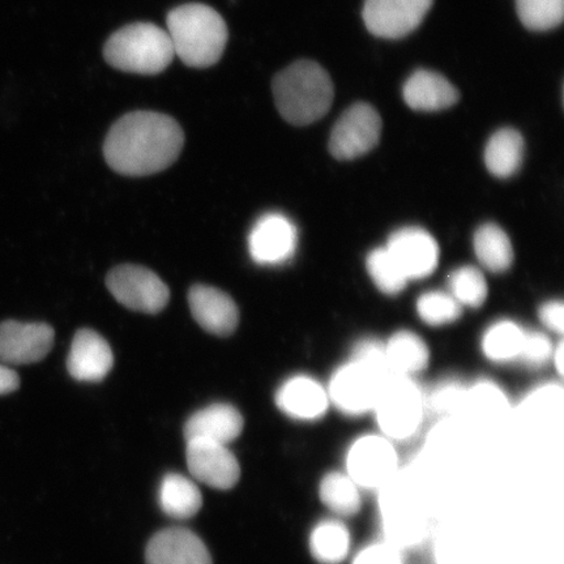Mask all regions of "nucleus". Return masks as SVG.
Here are the masks:
<instances>
[{"label":"nucleus","instance_id":"nucleus-8","mask_svg":"<svg viewBox=\"0 0 564 564\" xmlns=\"http://www.w3.org/2000/svg\"><path fill=\"white\" fill-rule=\"evenodd\" d=\"M383 122L373 106L352 104L330 131L328 150L336 160L351 161L373 150L382 135Z\"/></svg>","mask_w":564,"mask_h":564},{"label":"nucleus","instance_id":"nucleus-26","mask_svg":"<svg viewBox=\"0 0 564 564\" xmlns=\"http://www.w3.org/2000/svg\"><path fill=\"white\" fill-rule=\"evenodd\" d=\"M159 502L167 517L186 520L200 511L203 496L192 479L178 474H169L162 478Z\"/></svg>","mask_w":564,"mask_h":564},{"label":"nucleus","instance_id":"nucleus-41","mask_svg":"<svg viewBox=\"0 0 564 564\" xmlns=\"http://www.w3.org/2000/svg\"><path fill=\"white\" fill-rule=\"evenodd\" d=\"M553 358H554L555 368L558 369L561 376H563L564 351H563V344L562 343L558 345V348L554 349Z\"/></svg>","mask_w":564,"mask_h":564},{"label":"nucleus","instance_id":"nucleus-20","mask_svg":"<svg viewBox=\"0 0 564 564\" xmlns=\"http://www.w3.org/2000/svg\"><path fill=\"white\" fill-rule=\"evenodd\" d=\"M366 494L338 467L324 470L316 484L317 502L324 514L351 521L364 512Z\"/></svg>","mask_w":564,"mask_h":564},{"label":"nucleus","instance_id":"nucleus-9","mask_svg":"<svg viewBox=\"0 0 564 564\" xmlns=\"http://www.w3.org/2000/svg\"><path fill=\"white\" fill-rule=\"evenodd\" d=\"M387 380L355 361L341 366L327 387L330 408L350 419L371 414Z\"/></svg>","mask_w":564,"mask_h":564},{"label":"nucleus","instance_id":"nucleus-12","mask_svg":"<svg viewBox=\"0 0 564 564\" xmlns=\"http://www.w3.org/2000/svg\"><path fill=\"white\" fill-rule=\"evenodd\" d=\"M299 232L289 218L278 212L267 214L253 224L249 236V251L259 265H281L297 250Z\"/></svg>","mask_w":564,"mask_h":564},{"label":"nucleus","instance_id":"nucleus-30","mask_svg":"<svg viewBox=\"0 0 564 564\" xmlns=\"http://www.w3.org/2000/svg\"><path fill=\"white\" fill-rule=\"evenodd\" d=\"M517 12L528 31H552L563 23L564 0H517Z\"/></svg>","mask_w":564,"mask_h":564},{"label":"nucleus","instance_id":"nucleus-13","mask_svg":"<svg viewBox=\"0 0 564 564\" xmlns=\"http://www.w3.org/2000/svg\"><path fill=\"white\" fill-rule=\"evenodd\" d=\"M53 344L54 329L46 323H0V361L3 364L40 362L52 350Z\"/></svg>","mask_w":564,"mask_h":564},{"label":"nucleus","instance_id":"nucleus-22","mask_svg":"<svg viewBox=\"0 0 564 564\" xmlns=\"http://www.w3.org/2000/svg\"><path fill=\"white\" fill-rule=\"evenodd\" d=\"M245 421L242 414L230 404H212L200 409L186 422L185 433L188 441H207L229 446L242 434Z\"/></svg>","mask_w":564,"mask_h":564},{"label":"nucleus","instance_id":"nucleus-14","mask_svg":"<svg viewBox=\"0 0 564 564\" xmlns=\"http://www.w3.org/2000/svg\"><path fill=\"white\" fill-rule=\"evenodd\" d=\"M186 458L189 474L217 490L235 488L241 476L237 457L220 443L188 441Z\"/></svg>","mask_w":564,"mask_h":564},{"label":"nucleus","instance_id":"nucleus-16","mask_svg":"<svg viewBox=\"0 0 564 564\" xmlns=\"http://www.w3.org/2000/svg\"><path fill=\"white\" fill-rule=\"evenodd\" d=\"M274 403L288 419L302 423L322 421L330 411L327 387L307 376L286 379L274 394Z\"/></svg>","mask_w":564,"mask_h":564},{"label":"nucleus","instance_id":"nucleus-5","mask_svg":"<svg viewBox=\"0 0 564 564\" xmlns=\"http://www.w3.org/2000/svg\"><path fill=\"white\" fill-rule=\"evenodd\" d=\"M166 31L152 23H133L112 33L104 46L111 67L137 75H159L174 59Z\"/></svg>","mask_w":564,"mask_h":564},{"label":"nucleus","instance_id":"nucleus-19","mask_svg":"<svg viewBox=\"0 0 564 564\" xmlns=\"http://www.w3.org/2000/svg\"><path fill=\"white\" fill-rule=\"evenodd\" d=\"M356 546L350 521L328 514L317 519L307 534V552L315 564H348Z\"/></svg>","mask_w":564,"mask_h":564},{"label":"nucleus","instance_id":"nucleus-24","mask_svg":"<svg viewBox=\"0 0 564 564\" xmlns=\"http://www.w3.org/2000/svg\"><path fill=\"white\" fill-rule=\"evenodd\" d=\"M511 411V401L502 387L490 380H479L467 387L460 414L476 423L490 425L509 417Z\"/></svg>","mask_w":564,"mask_h":564},{"label":"nucleus","instance_id":"nucleus-3","mask_svg":"<svg viewBox=\"0 0 564 564\" xmlns=\"http://www.w3.org/2000/svg\"><path fill=\"white\" fill-rule=\"evenodd\" d=\"M174 54L193 68L215 66L227 47V23L216 10L202 3L175 7L166 18Z\"/></svg>","mask_w":564,"mask_h":564},{"label":"nucleus","instance_id":"nucleus-7","mask_svg":"<svg viewBox=\"0 0 564 564\" xmlns=\"http://www.w3.org/2000/svg\"><path fill=\"white\" fill-rule=\"evenodd\" d=\"M340 468L368 496H376L403 474L400 447L377 430L359 434L344 448Z\"/></svg>","mask_w":564,"mask_h":564},{"label":"nucleus","instance_id":"nucleus-38","mask_svg":"<svg viewBox=\"0 0 564 564\" xmlns=\"http://www.w3.org/2000/svg\"><path fill=\"white\" fill-rule=\"evenodd\" d=\"M563 392L560 387L545 386L529 394L524 403V411L529 414L545 415L554 414L562 406Z\"/></svg>","mask_w":564,"mask_h":564},{"label":"nucleus","instance_id":"nucleus-17","mask_svg":"<svg viewBox=\"0 0 564 564\" xmlns=\"http://www.w3.org/2000/svg\"><path fill=\"white\" fill-rule=\"evenodd\" d=\"M115 356L108 341L94 329L77 330L67 358L69 376L79 382H101L112 369Z\"/></svg>","mask_w":564,"mask_h":564},{"label":"nucleus","instance_id":"nucleus-37","mask_svg":"<svg viewBox=\"0 0 564 564\" xmlns=\"http://www.w3.org/2000/svg\"><path fill=\"white\" fill-rule=\"evenodd\" d=\"M553 344L544 334L528 333L525 330L523 345H521L520 359L532 368H539L553 357Z\"/></svg>","mask_w":564,"mask_h":564},{"label":"nucleus","instance_id":"nucleus-29","mask_svg":"<svg viewBox=\"0 0 564 564\" xmlns=\"http://www.w3.org/2000/svg\"><path fill=\"white\" fill-rule=\"evenodd\" d=\"M525 330L511 321L494 324L482 338L485 356L494 362H510L520 356Z\"/></svg>","mask_w":564,"mask_h":564},{"label":"nucleus","instance_id":"nucleus-21","mask_svg":"<svg viewBox=\"0 0 564 564\" xmlns=\"http://www.w3.org/2000/svg\"><path fill=\"white\" fill-rule=\"evenodd\" d=\"M145 560L147 564H212L207 546L185 528H167L154 534Z\"/></svg>","mask_w":564,"mask_h":564},{"label":"nucleus","instance_id":"nucleus-35","mask_svg":"<svg viewBox=\"0 0 564 564\" xmlns=\"http://www.w3.org/2000/svg\"><path fill=\"white\" fill-rule=\"evenodd\" d=\"M403 550L383 539H376L358 545L348 564H406Z\"/></svg>","mask_w":564,"mask_h":564},{"label":"nucleus","instance_id":"nucleus-33","mask_svg":"<svg viewBox=\"0 0 564 564\" xmlns=\"http://www.w3.org/2000/svg\"><path fill=\"white\" fill-rule=\"evenodd\" d=\"M417 313L429 326H444L462 316V305L449 293L427 292L417 301Z\"/></svg>","mask_w":564,"mask_h":564},{"label":"nucleus","instance_id":"nucleus-6","mask_svg":"<svg viewBox=\"0 0 564 564\" xmlns=\"http://www.w3.org/2000/svg\"><path fill=\"white\" fill-rule=\"evenodd\" d=\"M426 413V394L419 384L394 376L384 383L371 415L377 432L400 447L417 438Z\"/></svg>","mask_w":564,"mask_h":564},{"label":"nucleus","instance_id":"nucleus-27","mask_svg":"<svg viewBox=\"0 0 564 564\" xmlns=\"http://www.w3.org/2000/svg\"><path fill=\"white\" fill-rule=\"evenodd\" d=\"M386 352L394 376L412 378L429 365L430 351L426 343L409 330L394 334L386 344Z\"/></svg>","mask_w":564,"mask_h":564},{"label":"nucleus","instance_id":"nucleus-1","mask_svg":"<svg viewBox=\"0 0 564 564\" xmlns=\"http://www.w3.org/2000/svg\"><path fill=\"white\" fill-rule=\"evenodd\" d=\"M185 145V132L172 117L156 111H132L112 124L104 156L112 171L145 176L172 166Z\"/></svg>","mask_w":564,"mask_h":564},{"label":"nucleus","instance_id":"nucleus-25","mask_svg":"<svg viewBox=\"0 0 564 564\" xmlns=\"http://www.w3.org/2000/svg\"><path fill=\"white\" fill-rule=\"evenodd\" d=\"M525 141L518 130L505 127L490 137L485 148V165L497 178H510L523 165Z\"/></svg>","mask_w":564,"mask_h":564},{"label":"nucleus","instance_id":"nucleus-23","mask_svg":"<svg viewBox=\"0 0 564 564\" xmlns=\"http://www.w3.org/2000/svg\"><path fill=\"white\" fill-rule=\"evenodd\" d=\"M405 104L415 111H442L460 100V91L443 75L430 69H417L403 87Z\"/></svg>","mask_w":564,"mask_h":564},{"label":"nucleus","instance_id":"nucleus-40","mask_svg":"<svg viewBox=\"0 0 564 564\" xmlns=\"http://www.w3.org/2000/svg\"><path fill=\"white\" fill-rule=\"evenodd\" d=\"M19 387L20 378L18 372L0 364V397L18 391Z\"/></svg>","mask_w":564,"mask_h":564},{"label":"nucleus","instance_id":"nucleus-28","mask_svg":"<svg viewBox=\"0 0 564 564\" xmlns=\"http://www.w3.org/2000/svg\"><path fill=\"white\" fill-rule=\"evenodd\" d=\"M474 246L478 262L486 270L496 273L510 270L513 263V247L507 232L497 224L481 225L475 232Z\"/></svg>","mask_w":564,"mask_h":564},{"label":"nucleus","instance_id":"nucleus-34","mask_svg":"<svg viewBox=\"0 0 564 564\" xmlns=\"http://www.w3.org/2000/svg\"><path fill=\"white\" fill-rule=\"evenodd\" d=\"M465 392H467V387L448 380V382L436 387L430 397H426L427 411L453 419V415L462 413Z\"/></svg>","mask_w":564,"mask_h":564},{"label":"nucleus","instance_id":"nucleus-18","mask_svg":"<svg viewBox=\"0 0 564 564\" xmlns=\"http://www.w3.org/2000/svg\"><path fill=\"white\" fill-rule=\"evenodd\" d=\"M188 305L196 323L212 335L230 336L238 327L236 302L220 289L202 284L193 286Z\"/></svg>","mask_w":564,"mask_h":564},{"label":"nucleus","instance_id":"nucleus-36","mask_svg":"<svg viewBox=\"0 0 564 564\" xmlns=\"http://www.w3.org/2000/svg\"><path fill=\"white\" fill-rule=\"evenodd\" d=\"M351 361L364 366V368L376 372L377 376L384 379L394 377L391 365L388 362L386 345L379 341L364 340L359 343L355 352H352Z\"/></svg>","mask_w":564,"mask_h":564},{"label":"nucleus","instance_id":"nucleus-10","mask_svg":"<svg viewBox=\"0 0 564 564\" xmlns=\"http://www.w3.org/2000/svg\"><path fill=\"white\" fill-rule=\"evenodd\" d=\"M106 285L121 305L144 314H158L167 305L171 293L156 273L141 265H119L106 278Z\"/></svg>","mask_w":564,"mask_h":564},{"label":"nucleus","instance_id":"nucleus-15","mask_svg":"<svg viewBox=\"0 0 564 564\" xmlns=\"http://www.w3.org/2000/svg\"><path fill=\"white\" fill-rule=\"evenodd\" d=\"M386 249L408 281L425 279L438 265V243L430 232L420 228L394 231Z\"/></svg>","mask_w":564,"mask_h":564},{"label":"nucleus","instance_id":"nucleus-2","mask_svg":"<svg viewBox=\"0 0 564 564\" xmlns=\"http://www.w3.org/2000/svg\"><path fill=\"white\" fill-rule=\"evenodd\" d=\"M273 97L280 116L293 126H308L328 115L335 98L327 69L308 59L294 62L273 79Z\"/></svg>","mask_w":564,"mask_h":564},{"label":"nucleus","instance_id":"nucleus-39","mask_svg":"<svg viewBox=\"0 0 564 564\" xmlns=\"http://www.w3.org/2000/svg\"><path fill=\"white\" fill-rule=\"evenodd\" d=\"M540 321L553 333L563 334L564 307L561 301H550L542 305L539 312Z\"/></svg>","mask_w":564,"mask_h":564},{"label":"nucleus","instance_id":"nucleus-11","mask_svg":"<svg viewBox=\"0 0 564 564\" xmlns=\"http://www.w3.org/2000/svg\"><path fill=\"white\" fill-rule=\"evenodd\" d=\"M434 0H365L362 18L379 39L400 40L422 24Z\"/></svg>","mask_w":564,"mask_h":564},{"label":"nucleus","instance_id":"nucleus-4","mask_svg":"<svg viewBox=\"0 0 564 564\" xmlns=\"http://www.w3.org/2000/svg\"><path fill=\"white\" fill-rule=\"evenodd\" d=\"M379 538L404 553L420 547L429 535V513L417 489L401 474L376 494Z\"/></svg>","mask_w":564,"mask_h":564},{"label":"nucleus","instance_id":"nucleus-31","mask_svg":"<svg viewBox=\"0 0 564 564\" xmlns=\"http://www.w3.org/2000/svg\"><path fill=\"white\" fill-rule=\"evenodd\" d=\"M449 294L463 306H482L488 297L484 273L475 267L457 268L448 278Z\"/></svg>","mask_w":564,"mask_h":564},{"label":"nucleus","instance_id":"nucleus-32","mask_svg":"<svg viewBox=\"0 0 564 564\" xmlns=\"http://www.w3.org/2000/svg\"><path fill=\"white\" fill-rule=\"evenodd\" d=\"M366 267L373 284L384 294H399L404 291L408 279L390 252L384 249L372 250L366 260Z\"/></svg>","mask_w":564,"mask_h":564}]
</instances>
